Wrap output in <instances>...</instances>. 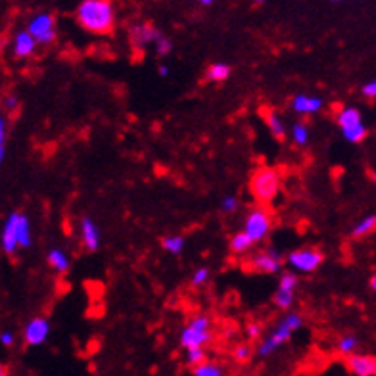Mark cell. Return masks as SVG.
<instances>
[{
  "instance_id": "7a4b0ae2",
  "label": "cell",
  "mask_w": 376,
  "mask_h": 376,
  "mask_svg": "<svg viewBox=\"0 0 376 376\" xmlns=\"http://www.w3.org/2000/svg\"><path fill=\"white\" fill-rule=\"evenodd\" d=\"M302 326H304V317H302V315L286 313L277 324H275V328L265 336V340L258 346V355H260L261 359L271 357V355L277 353L278 349L282 348L284 344H288L290 338H292Z\"/></svg>"
},
{
  "instance_id": "74e56055",
  "label": "cell",
  "mask_w": 376,
  "mask_h": 376,
  "mask_svg": "<svg viewBox=\"0 0 376 376\" xmlns=\"http://www.w3.org/2000/svg\"><path fill=\"white\" fill-rule=\"evenodd\" d=\"M4 106H6V109H8V112H14V109H18L19 100L16 98V96H8V98L4 100Z\"/></svg>"
},
{
  "instance_id": "44dd1931",
  "label": "cell",
  "mask_w": 376,
  "mask_h": 376,
  "mask_svg": "<svg viewBox=\"0 0 376 376\" xmlns=\"http://www.w3.org/2000/svg\"><path fill=\"white\" fill-rule=\"evenodd\" d=\"M359 346H361V340H359L355 334H344L336 342V349H338V353L344 355V357H349L353 353H357Z\"/></svg>"
},
{
  "instance_id": "8d00e7d4",
  "label": "cell",
  "mask_w": 376,
  "mask_h": 376,
  "mask_svg": "<svg viewBox=\"0 0 376 376\" xmlns=\"http://www.w3.org/2000/svg\"><path fill=\"white\" fill-rule=\"evenodd\" d=\"M4 138H6V119L0 116V152L4 150Z\"/></svg>"
},
{
  "instance_id": "d4e9b609",
  "label": "cell",
  "mask_w": 376,
  "mask_h": 376,
  "mask_svg": "<svg viewBox=\"0 0 376 376\" xmlns=\"http://www.w3.org/2000/svg\"><path fill=\"white\" fill-rule=\"evenodd\" d=\"M192 376H227V373H224L223 365L207 359L202 365L192 368Z\"/></svg>"
},
{
  "instance_id": "1f68e13d",
  "label": "cell",
  "mask_w": 376,
  "mask_h": 376,
  "mask_svg": "<svg viewBox=\"0 0 376 376\" xmlns=\"http://www.w3.org/2000/svg\"><path fill=\"white\" fill-rule=\"evenodd\" d=\"M221 209H223L224 213H234V211L238 209V198L233 196V194L224 196L223 200H221Z\"/></svg>"
},
{
  "instance_id": "7402d4cb",
  "label": "cell",
  "mask_w": 376,
  "mask_h": 376,
  "mask_svg": "<svg viewBox=\"0 0 376 376\" xmlns=\"http://www.w3.org/2000/svg\"><path fill=\"white\" fill-rule=\"evenodd\" d=\"M16 240H18V248L31 246V224L23 213H19L18 227H16Z\"/></svg>"
},
{
  "instance_id": "603a6c76",
  "label": "cell",
  "mask_w": 376,
  "mask_h": 376,
  "mask_svg": "<svg viewBox=\"0 0 376 376\" xmlns=\"http://www.w3.org/2000/svg\"><path fill=\"white\" fill-rule=\"evenodd\" d=\"M231 65L229 63H223V62H217V63H211L209 67H207L206 72V79L211 81V83H223V81H227L229 77H231Z\"/></svg>"
},
{
  "instance_id": "30bf717a",
  "label": "cell",
  "mask_w": 376,
  "mask_h": 376,
  "mask_svg": "<svg viewBox=\"0 0 376 376\" xmlns=\"http://www.w3.org/2000/svg\"><path fill=\"white\" fill-rule=\"evenodd\" d=\"M50 334V322L45 317H35L27 322L25 331H23V340L27 346H43Z\"/></svg>"
},
{
  "instance_id": "ab89813d",
  "label": "cell",
  "mask_w": 376,
  "mask_h": 376,
  "mask_svg": "<svg viewBox=\"0 0 376 376\" xmlns=\"http://www.w3.org/2000/svg\"><path fill=\"white\" fill-rule=\"evenodd\" d=\"M0 376H8V367L0 361Z\"/></svg>"
},
{
  "instance_id": "52a82bcc",
  "label": "cell",
  "mask_w": 376,
  "mask_h": 376,
  "mask_svg": "<svg viewBox=\"0 0 376 376\" xmlns=\"http://www.w3.org/2000/svg\"><path fill=\"white\" fill-rule=\"evenodd\" d=\"M280 267H282V258L273 248H265V250L255 251V253H251L250 260L246 261V269L253 271V273L275 275V273H280Z\"/></svg>"
},
{
  "instance_id": "f35d334b",
  "label": "cell",
  "mask_w": 376,
  "mask_h": 376,
  "mask_svg": "<svg viewBox=\"0 0 376 376\" xmlns=\"http://www.w3.org/2000/svg\"><path fill=\"white\" fill-rule=\"evenodd\" d=\"M158 73H160V77H167V75H169V67H167V65H160Z\"/></svg>"
},
{
  "instance_id": "9a60e30c",
  "label": "cell",
  "mask_w": 376,
  "mask_h": 376,
  "mask_svg": "<svg viewBox=\"0 0 376 376\" xmlns=\"http://www.w3.org/2000/svg\"><path fill=\"white\" fill-rule=\"evenodd\" d=\"M261 114H263V119H265V123H267L269 131H271V134H273L275 138H284V136H286V123H284V119L278 116L275 109L263 107Z\"/></svg>"
},
{
  "instance_id": "5bb4252c",
  "label": "cell",
  "mask_w": 376,
  "mask_h": 376,
  "mask_svg": "<svg viewBox=\"0 0 376 376\" xmlns=\"http://www.w3.org/2000/svg\"><path fill=\"white\" fill-rule=\"evenodd\" d=\"M18 219L19 213H12L6 219V224L2 229V248L6 253H14L18 250V240H16V227H18Z\"/></svg>"
},
{
  "instance_id": "ba28073f",
  "label": "cell",
  "mask_w": 376,
  "mask_h": 376,
  "mask_svg": "<svg viewBox=\"0 0 376 376\" xmlns=\"http://www.w3.org/2000/svg\"><path fill=\"white\" fill-rule=\"evenodd\" d=\"M300 284L297 280V275L292 273V271H284L280 275V282H278V288L275 295H273V302L277 305L280 311H288L292 305H294L295 300V288Z\"/></svg>"
},
{
  "instance_id": "5b68a950",
  "label": "cell",
  "mask_w": 376,
  "mask_h": 376,
  "mask_svg": "<svg viewBox=\"0 0 376 376\" xmlns=\"http://www.w3.org/2000/svg\"><path fill=\"white\" fill-rule=\"evenodd\" d=\"M273 223H275L273 213L265 206H258L250 209L248 215H246L244 231L242 233L246 234L253 244H258V242H263L267 238L271 229H273Z\"/></svg>"
},
{
  "instance_id": "d6a6232c",
  "label": "cell",
  "mask_w": 376,
  "mask_h": 376,
  "mask_svg": "<svg viewBox=\"0 0 376 376\" xmlns=\"http://www.w3.org/2000/svg\"><path fill=\"white\" fill-rule=\"evenodd\" d=\"M156 50H158V56H167L173 50V43H171L169 39H165V36H160L156 41Z\"/></svg>"
},
{
  "instance_id": "2e32d148",
  "label": "cell",
  "mask_w": 376,
  "mask_h": 376,
  "mask_svg": "<svg viewBox=\"0 0 376 376\" xmlns=\"http://www.w3.org/2000/svg\"><path fill=\"white\" fill-rule=\"evenodd\" d=\"M160 36V31H156L152 25H136L131 29V39L138 48L150 45V43H156Z\"/></svg>"
},
{
  "instance_id": "3957f363",
  "label": "cell",
  "mask_w": 376,
  "mask_h": 376,
  "mask_svg": "<svg viewBox=\"0 0 376 376\" xmlns=\"http://www.w3.org/2000/svg\"><path fill=\"white\" fill-rule=\"evenodd\" d=\"M250 190L251 196L255 198L260 202L261 206L265 204H271L275 198H277L278 190H280V175H278L277 169L273 167H258L253 171L250 179Z\"/></svg>"
},
{
  "instance_id": "7c38bea8",
  "label": "cell",
  "mask_w": 376,
  "mask_h": 376,
  "mask_svg": "<svg viewBox=\"0 0 376 376\" xmlns=\"http://www.w3.org/2000/svg\"><path fill=\"white\" fill-rule=\"evenodd\" d=\"M81 240H83V246L89 251H96L102 244V236H100L98 224L94 223L92 219L85 217L81 221Z\"/></svg>"
},
{
  "instance_id": "f546056e",
  "label": "cell",
  "mask_w": 376,
  "mask_h": 376,
  "mask_svg": "<svg viewBox=\"0 0 376 376\" xmlns=\"http://www.w3.org/2000/svg\"><path fill=\"white\" fill-rule=\"evenodd\" d=\"M251 355H253V349L250 344H238L233 349V357L236 363H250Z\"/></svg>"
},
{
  "instance_id": "f1b7e54d",
  "label": "cell",
  "mask_w": 376,
  "mask_h": 376,
  "mask_svg": "<svg viewBox=\"0 0 376 376\" xmlns=\"http://www.w3.org/2000/svg\"><path fill=\"white\" fill-rule=\"evenodd\" d=\"M207 351L204 348H194V349H187V363L188 367H198L202 365L204 361H207Z\"/></svg>"
},
{
  "instance_id": "4dcf8cb0",
  "label": "cell",
  "mask_w": 376,
  "mask_h": 376,
  "mask_svg": "<svg viewBox=\"0 0 376 376\" xmlns=\"http://www.w3.org/2000/svg\"><path fill=\"white\" fill-rule=\"evenodd\" d=\"M207 280H209V269L207 267H200L194 271V275H192V278H190V284L192 286H204Z\"/></svg>"
},
{
  "instance_id": "7bdbcfd3",
  "label": "cell",
  "mask_w": 376,
  "mask_h": 376,
  "mask_svg": "<svg viewBox=\"0 0 376 376\" xmlns=\"http://www.w3.org/2000/svg\"><path fill=\"white\" fill-rule=\"evenodd\" d=\"M255 2H265V0H255Z\"/></svg>"
},
{
  "instance_id": "4fadbf2b",
  "label": "cell",
  "mask_w": 376,
  "mask_h": 376,
  "mask_svg": "<svg viewBox=\"0 0 376 376\" xmlns=\"http://www.w3.org/2000/svg\"><path fill=\"white\" fill-rule=\"evenodd\" d=\"M292 109L302 116H313L322 109V100L319 96H309V94H295L292 98Z\"/></svg>"
},
{
  "instance_id": "6da1fadb",
  "label": "cell",
  "mask_w": 376,
  "mask_h": 376,
  "mask_svg": "<svg viewBox=\"0 0 376 376\" xmlns=\"http://www.w3.org/2000/svg\"><path fill=\"white\" fill-rule=\"evenodd\" d=\"M77 21L94 35H107L116 25V12L112 0H83L77 8Z\"/></svg>"
},
{
  "instance_id": "e0dca14e",
  "label": "cell",
  "mask_w": 376,
  "mask_h": 376,
  "mask_svg": "<svg viewBox=\"0 0 376 376\" xmlns=\"http://www.w3.org/2000/svg\"><path fill=\"white\" fill-rule=\"evenodd\" d=\"M35 46L36 43L27 31H21L14 39V54H16V58H29L31 54L35 52Z\"/></svg>"
},
{
  "instance_id": "60d3db41",
  "label": "cell",
  "mask_w": 376,
  "mask_h": 376,
  "mask_svg": "<svg viewBox=\"0 0 376 376\" xmlns=\"http://www.w3.org/2000/svg\"><path fill=\"white\" fill-rule=\"evenodd\" d=\"M368 288H370V290H376V277H375V275H373V277H370V280H368Z\"/></svg>"
},
{
  "instance_id": "cb8c5ba5",
  "label": "cell",
  "mask_w": 376,
  "mask_h": 376,
  "mask_svg": "<svg viewBox=\"0 0 376 376\" xmlns=\"http://www.w3.org/2000/svg\"><path fill=\"white\" fill-rule=\"evenodd\" d=\"M342 134L344 138L351 144H361L368 136V127L361 121L357 125H351L348 129H342Z\"/></svg>"
},
{
  "instance_id": "ffe728a7",
  "label": "cell",
  "mask_w": 376,
  "mask_h": 376,
  "mask_svg": "<svg viewBox=\"0 0 376 376\" xmlns=\"http://www.w3.org/2000/svg\"><path fill=\"white\" fill-rule=\"evenodd\" d=\"M375 229H376V215L370 213L367 215V217H363V219L353 227L351 236H353L355 240H361V238H367V236H370V234L375 233Z\"/></svg>"
},
{
  "instance_id": "836d02e7",
  "label": "cell",
  "mask_w": 376,
  "mask_h": 376,
  "mask_svg": "<svg viewBox=\"0 0 376 376\" xmlns=\"http://www.w3.org/2000/svg\"><path fill=\"white\" fill-rule=\"evenodd\" d=\"M361 94L365 96L367 100H373L376 96V83L375 81H368L365 83L363 87H361Z\"/></svg>"
},
{
  "instance_id": "ac0fdd59",
  "label": "cell",
  "mask_w": 376,
  "mask_h": 376,
  "mask_svg": "<svg viewBox=\"0 0 376 376\" xmlns=\"http://www.w3.org/2000/svg\"><path fill=\"white\" fill-rule=\"evenodd\" d=\"M336 121H338L340 129H348V127L361 123V121H363V117H361V112H359L357 107L346 106V107H342L340 112H338Z\"/></svg>"
},
{
  "instance_id": "484cf974",
  "label": "cell",
  "mask_w": 376,
  "mask_h": 376,
  "mask_svg": "<svg viewBox=\"0 0 376 376\" xmlns=\"http://www.w3.org/2000/svg\"><path fill=\"white\" fill-rule=\"evenodd\" d=\"M251 248H253V242L244 233H236L231 238V251L234 255H246V253H250Z\"/></svg>"
},
{
  "instance_id": "83f0119b",
  "label": "cell",
  "mask_w": 376,
  "mask_h": 376,
  "mask_svg": "<svg viewBox=\"0 0 376 376\" xmlns=\"http://www.w3.org/2000/svg\"><path fill=\"white\" fill-rule=\"evenodd\" d=\"M290 134H292L294 144H297V146H307V143H309V129L305 123H294L290 129Z\"/></svg>"
},
{
  "instance_id": "d590c367",
  "label": "cell",
  "mask_w": 376,
  "mask_h": 376,
  "mask_svg": "<svg viewBox=\"0 0 376 376\" xmlns=\"http://www.w3.org/2000/svg\"><path fill=\"white\" fill-rule=\"evenodd\" d=\"M14 342H16L14 332H10V331L0 332V344H2L4 348H12V346H14Z\"/></svg>"
},
{
  "instance_id": "8992f818",
  "label": "cell",
  "mask_w": 376,
  "mask_h": 376,
  "mask_svg": "<svg viewBox=\"0 0 376 376\" xmlns=\"http://www.w3.org/2000/svg\"><path fill=\"white\" fill-rule=\"evenodd\" d=\"M288 267L292 269V273H304V275H311L317 269L321 267L324 261V253L319 248H297V250L288 253Z\"/></svg>"
},
{
  "instance_id": "ee69618b",
  "label": "cell",
  "mask_w": 376,
  "mask_h": 376,
  "mask_svg": "<svg viewBox=\"0 0 376 376\" xmlns=\"http://www.w3.org/2000/svg\"><path fill=\"white\" fill-rule=\"evenodd\" d=\"M332 2H338V0H332Z\"/></svg>"
},
{
  "instance_id": "e575fe53",
  "label": "cell",
  "mask_w": 376,
  "mask_h": 376,
  "mask_svg": "<svg viewBox=\"0 0 376 376\" xmlns=\"http://www.w3.org/2000/svg\"><path fill=\"white\" fill-rule=\"evenodd\" d=\"M261 331H263V328H261V324H258V322H250V324L246 326V334H248L250 340H258L261 336Z\"/></svg>"
},
{
  "instance_id": "b9f144b4",
  "label": "cell",
  "mask_w": 376,
  "mask_h": 376,
  "mask_svg": "<svg viewBox=\"0 0 376 376\" xmlns=\"http://www.w3.org/2000/svg\"><path fill=\"white\" fill-rule=\"evenodd\" d=\"M198 2H202V4H206V6H207V4H211L213 0H198Z\"/></svg>"
},
{
  "instance_id": "277c9868",
  "label": "cell",
  "mask_w": 376,
  "mask_h": 376,
  "mask_svg": "<svg viewBox=\"0 0 376 376\" xmlns=\"http://www.w3.org/2000/svg\"><path fill=\"white\" fill-rule=\"evenodd\" d=\"M213 340V324L207 315H196L185 324V328L180 331L179 342L185 349L204 348Z\"/></svg>"
},
{
  "instance_id": "d6986e66",
  "label": "cell",
  "mask_w": 376,
  "mask_h": 376,
  "mask_svg": "<svg viewBox=\"0 0 376 376\" xmlns=\"http://www.w3.org/2000/svg\"><path fill=\"white\" fill-rule=\"evenodd\" d=\"M46 261H48V265H50L56 273H60V275L70 271V258L65 255V251L58 250V248H54V250L48 251Z\"/></svg>"
},
{
  "instance_id": "8fae6325",
  "label": "cell",
  "mask_w": 376,
  "mask_h": 376,
  "mask_svg": "<svg viewBox=\"0 0 376 376\" xmlns=\"http://www.w3.org/2000/svg\"><path fill=\"white\" fill-rule=\"evenodd\" d=\"M349 373L353 376H375L376 357L370 353H353L346 359Z\"/></svg>"
},
{
  "instance_id": "4316f807",
  "label": "cell",
  "mask_w": 376,
  "mask_h": 376,
  "mask_svg": "<svg viewBox=\"0 0 376 376\" xmlns=\"http://www.w3.org/2000/svg\"><path fill=\"white\" fill-rule=\"evenodd\" d=\"M161 246H163V250L169 251V253H180L182 248H185V238L180 236V234H171V236H165L163 240H161Z\"/></svg>"
},
{
  "instance_id": "9c48e42d",
  "label": "cell",
  "mask_w": 376,
  "mask_h": 376,
  "mask_svg": "<svg viewBox=\"0 0 376 376\" xmlns=\"http://www.w3.org/2000/svg\"><path fill=\"white\" fill-rule=\"evenodd\" d=\"M27 33L33 36L36 45H52L56 39V23L50 14H39L29 21Z\"/></svg>"
}]
</instances>
